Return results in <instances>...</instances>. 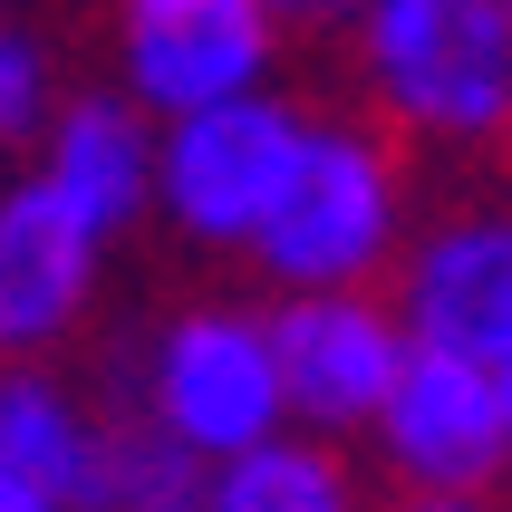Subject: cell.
I'll return each instance as SVG.
<instances>
[{
    "label": "cell",
    "mask_w": 512,
    "mask_h": 512,
    "mask_svg": "<svg viewBox=\"0 0 512 512\" xmlns=\"http://www.w3.org/2000/svg\"><path fill=\"white\" fill-rule=\"evenodd\" d=\"M136 416L155 435H174L203 474L252 455V445H271L290 426L281 368H271V319L252 300H194V310H174L136 358Z\"/></svg>",
    "instance_id": "cell-3"
},
{
    "label": "cell",
    "mask_w": 512,
    "mask_h": 512,
    "mask_svg": "<svg viewBox=\"0 0 512 512\" xmlns=\"http://www.w3.org/2000/svg\"><path fill=\"white\" fill-rule=\"evenodd\" d=\"M397 512H493V493H406Z\"/></svg>",
    "instance_id": "cell-16"
},
{
    "label": "cell",
    "mask_w": 512,
    "mask_h": 512,
    "mask_svg": "<svg viewBox=\"0 0 512 512\" xmlns=\"http://www.w3.org/2000/svg\"><path fill=\"white\" fill-rule=\"evenodd\" d=\"M310 107H290L281 87H242L213 107H184L155 126V213L174 242L194 252H252V232L271 223L290 165H300Z\"/></svg>",
    "instance_id": "cell-4"
},
{
    "label": "cell",
    "mask_w": 512,
    "mask_h": 512,
    "mask_svg": "<svg viewBox=\"0 0 512 512\" xmlns=\"http://www.w3.org/2000/svg\"><path fill=\"white\" fill-rule=\"evenodd\" d=\"M49 116H58V58H49V39H39L29 20L0 10V155L39 145Z\"/></svg>",
    "instance_id": "cell-14"
},
{
    "label": "cell",
    "mask_w": 512,
    "mask_h": 512,
    "mask_svg": "<svg viewBox=\"0 0 512 512\" xmlns=\"http://www.w3.org/2000/svg\"><path fill=\"white\" fill-rule=\"evenodd\" d=\"M252 10L281 29V39H329V29H348L368 0H252Z\"/></svg>",
    "instance_id": "cell-15"
},
{
    "label": "cell",
    "mask_w": 512,
    "mask_h": 512,
    "mask_svg": "<svg viewBox=\"0 0 512 512\" xmlns=\"http://www.w3.org/2000/svg\"><path fill=\"white\" fill-rule=\"evenodd\" d=\"M271 49L281 29L252 0H126L116 10V68L155 126L213 97H242V87H271Z\"/></svg>",
    "instance_id": "cell-7"
},
{
    "label": "cell",
    "mask_w": 512,
    "mask_h": 512,
    "mask_svg": "<svg viewBox=\"0 0 512 512\" xmlns=\"http://www.w3.org/2000/svg\"><path fill=\"white\" fill-rule=\"evenodd\" d=\"M358 78L377 116L416 145H484L512 136V20L503 0H368L358 20Z\"/></svg>",
    "instance_id": "cell-1"
},
{
    "label": "cell",
    "mask_w": 512,
    "mask_h": 512,
    "mask_svg": "<svg viewBox=\"0 0 512 512\" xmlns=\"http://www.w3.org/2000/svg\"><path fill=\"white\" fill-rule=\"evenodd\" d=\"M0 10H10V0H0Z\"/></svg>",
    "instance_id": "cell-20"
},
{
    "label": "cell",
    "mask_w": 512,
    "mask_h": 512,
    "mask_svg": "<svg viewBox=\"0 0 512 512\" xmlns=\"http://www.w3.org/2000/svg\"><path fill=\"white\" fill-rule=\"evenodd\" d=\"M0 512H58V503H49V493H29L20 474H0Z\"/></svg>",
    "instance_id": "cell-17"
},
{
    "label": "cell",
    "mask_w": 512,
    "mask_h": 512,
    "mask_svg": "<svg viewBox=\"0 0 512 512\" xmlns=\"http://www.w3.org/2000/svg\"><path fill=\"white\" fill-rule=\"evenodd\" d=\"M406 174L397 145L358 116H310L300 165H290L271 223L252 232L261 281L281 290H377L406 252Z\"/></svg>",
    "instance_id": "cell-2"
},
{
    "label": "cell",
    "mask_w": 512,
    "mask_h": 512,
    "mask_svg": "<svg viewBox=\"0 0 512 512\" xmlns=\"http://www.w3.org/2000/svg\"><path fill=\"white\" fill-rule=\"evenodd\" d=\"M97 271L107 242H87L39 174L0 184V358H49L58 339H78L97 310Z\"/></svg>",
    "instance_id": "cell-9"
},
{
    "label": "cell",
    "mask_w": 512,
    "mask_h": 512,
    "mask_svg": "<svg viewBox=\"0 0 512 512\" xmlns=\"http://www.w3.org/2000/svg\"><path fill=\"white\" fill-rule=\"evenodd\" d=\"M397 329L406 348L503 368L512 358V203H455L397 252Z\"/></svg>",
    "instance_id": "cell-6"
},
{
    "label": "cell",
    "mask_w": 512,
    "mask_h": 512,
    "mask_svg": "<svg viewBox=\"0 0 512 512\" xmlns=\"http://www.w3.org/2000/svg\"><path fill=\"white\" fill-rule=\"evenodd\" d=\"M29 174L87 242H116L155 213V116L136 97H58Z\"/></svg>",
    "instance_id": "cell-10"
},
{
    "label": "cell",
    "mask_w": 512,
    "mask_h": 512,
    "mask_svg": "<svg viewBox=\"0 0 512 512\" xmlns=\"http://www.w3.org/2000/svg\"><path fill=\"white\" fill-rule=\"evenodd\" d=\"M97 406L39 358H0V474L49 493L58 512L87 503V464H97Z\"/></svg>",
    "instance_id": "cell-11"
},
{
    "label": "cell",
    "mask_w": 512,
    "mask_h": 512,
    "mask_svg": "<svg viewBox=\"0 0 512 512\" xmlns=\"http://www.w3.org/2000/svg\"><path fill=\"white\" fill-rule=\"evenodd\" d=\"M203 512H368V493H358V464L329 435L281 426L271 445L203 474Z\"/></svg>",
    "instance_id": "cell-12"
},
{
    "label": "cell",
    "mask_w": 512,
    "mask_h": 512,
    "mask_svg": "<svg viewBox=\"0 0 512 512\" xmlns=\"http://www.w3.org/2000/svg\"><path fill=\"white\" fill-rule=\"evenodd\" d=\"M503 20H512V0H503Z\"/></svg>",
    "instance_id": "cell-19"
},
{
    "label": "cell",
    "mask_w": 512,
    "mask_h": 512,
    "mask_svg": "<svg viewBox=\"0 0 512 512\" xmlns=\"http://www.w3.org/2000/svg\"><path fill=\"white\" fill-rule=\"evenodd\" d=\"M493 406H503V474H512V358L493 368Z\"/></svg>",
    "instance_id": "cell-18"
},
{
    "label": "cell",
    "mask_w": 512,
    "mask_h": 512,
    "mask_svg": "<svg viewBox=\"0 0 512 512\" xmlns=\"http://www.w3.org/2000/svg\"><path fill=\"white\" fill-rule=\"evenodd\" d=\"M271 368H281V406L300 435H368L406 368V329L377 290H290L271 300Z\"/></svg>",
    "instance_id": "cell-5"
},
{
    "label": "cell",
    "mask_w": 512,
    "mask_h": 512,
    "mask_svg": "<svg viewBox=\"0 0 512 512\" xmlns=\"http://www.w3.org/2000/svg\"><path fill=\"white\" fill-rule=\"evenodd\" d=\"M377 455L406 493H493L503 484V406H493V368L406 348L387 406L368 416Z\"/></svg>",
    "instance_id": "cell-8"
},
{
    "label": "cell",
    "mask_w": 512,
    "mask_h": 512,
    "mask_svg": "<svg viewBox=\"0 0 512 512\" xmlns=\"http://www.w3.org/2000/svg\"><path fill=\"white\" fill-rule=\"evenodd\" d=\"M78 512H203V464L174 435H155L145 416H107Z\"/></svg>",
    "instance_id": "cell-13"
}]
</instances>
